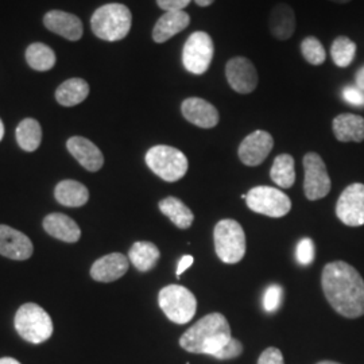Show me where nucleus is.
Listing matches in <instances>:
<instances>
[{
    "instance_id": "10",
    "label": "nucleus",
    "mask_w": 364,
    "mask_h": 364,
    "mask_svg": "<svg viewBox=\"0 0 364 364\" xmlns=\"http://www.w3.org/2000/svg\"><path fill=\"white\" fill-rule=\"evenodd\" d=\"M305 180L304 192L308 200L316 201L324 198L331 192V178L323 158L317 153H308L302 159Z\"/></svg>"
},
{
    "instance_id": "16",
    "label": "nucleus",
    "mask_w": 364,
    "mask_h": 364,
    "mask_svg": "<svg viewBox=\"0 0 364 364\" xmlns=\"http://www.w3.org/2000/svg\"><path fill=\"white\" fill-rule=\"evenodd\" d=\"M129 266L130 260L126 255L120 252H112L99 258L92 264L91 277L97 282L109 284L127 273Z\"/></svg>"
},
{
    "instance_id": "26",
    "label": "nucleus",
    "mask_w": 364,
    "mask_h": 364,
    "mask_svg": "<svg viewBox=\"0 0 364 364\" xmlns=\"http://www.w3.org/2000/svg\"><path fill=\"white\" fill-rule=\"evenodd\" d=\"M161 258V252L151 242H136L131 246L129 259L134 267L142 273L154 269Z\"/></svg>"
},
{
    "instance_id": "15",
    "label": "nucleus",
    "mask_w": 364,
    "mask_h": 364,
    "mask_svg": "<svg viewBox=\"0 0 364 364\" xmlns=\"http://www.w3.org/2000/svg\"><path fill=\"white\" fill-rule=\"evenodd\" d=\"M34 247L28 236L9 225H0V255L14 260H26Z\"/></svg>"
},
{
    "instance_id": "40",
    "label": "nucleus",
    "mask_w": 364,
    "mask_h": 364,
    "mask_svg": "<svg viewBox=\"0 0 364 364\" xmlns=\"http://www.w3.org/2000/svg\"><path fill=\"white\" fill-rule=\"evenodd\" d=\"M196 4L200 7H208L215 0H195Z\"/></svg>"
},
{
    "instance_id": "34",
    "label": "nucleus",
    "mask_w": 364,
    "mask_h": 364,
    "mask_svg": "<svg viewBox=\"0 0 364 364\" xmlns=\"http://www.w3.org/2000/svg\"><path fill=\"white\" fill-rule=\"evenodd\" d=\"M242 353H243V344L239 340L231 338V340L221 350L213 355V358L219 360H228V359H235L240 356Z\"/></svg>"
},
{
    "instance_id": "30",
    "label": "nucleus",
    "mask_w": 364,
    "mask_h": 364,
    "mask_svg": "<svg viewBox=\"0 0 364 364\" xmlns=\"http://www.w3.org/2000/svg\"><path fill=\"white\" fill-rule=\"evenodd\" d=\"M356 54V43L348 37H338L333 41L331 48V55L333 63L338 68H347L351 65Z\"/></svg>"
},
{
    "instance_id": "28",
    "label": "nucleus",
    "mask_w": 364,
    "mask_h": 364,
    "mask_svg": "<svg viewBox=\"0 0 364 364\" xmlns=\"http://www.w3.org/2000/svg\"><path fill=\"white\" fill-rule=\"evenodd\" d=\"M42 141V129L36 119H25L16 129V142L27 153L36 151Z\"/></svg>"
},
{
    "instance_id": "29",
    "label": "nucleus",
    "mask_w": 364,
    "mask_h": 364,
    "mask_svg": "<svg viewBox=\"0 0 364 364\" xmlns=\"http://www.w3.org/2000/svg\"><path fill=\"white\" fill-rule=\"evenodd\" d=\"M26 61L34 70L46 72L55 65V53L45 43H31L27 48Z\"/></svg>"
},
{
    "instance_id": "1",
    "label": "nucleus",
    "mask_w": 364,
    "mask_h": 364,
    "mask_svg": "<svg viewBox=\"0 0 364 364\" xmlns=\"http://www.w3.org/2000/svg\"><path fill=\"white\" fill-rule=\"evenodd\" d=\"M321 287L328 302L340 316H363L364 279L351 264L343 260L328 263L321 274Z\"/></svg>"
},
{
    "instance_id": "6",
    "label": "nucleus",
    "mask_w": 364,
    "mask_h": 364,
    "mask_svg": "<svg viewBox=\"0 0 364 364\" xmlns=\"http://www.w3.org/2000/svg\"><path fill=\"white\" fill-rule=\"evenodd\" d=\"M213 242L216 254L224 263H239L246 255V234L236 220L219 221L213 231Z\"/></svg>"
},
{
    "instance_id": "3",
    "label": "nucleus",
    "mask_w": 364,
    "mask_h": 364,
    "mask_svg": "<svg viewBox=\"0 0 364 364\" xmlns=\"http://www.w3.org/2000/svg\"><path fill=\"white\" fill-rule=\"evenodd\" d=\"M132 15L127 6L109 3L97 9L92 15L91 27L97 38L117 42L130 33Z\"/></svg>"
},
{
    "instance_id": "43",
    "label": "nucleus",
    "mask_w": 364,
    "mask_h": 364,
    "mask_svg": "<svg viewBox=\"0 0 364 364\" xmlns=\"http://www.w3.org/2000/svg\"><path fill=\"white\" fill-rule=\"evenodd\" d=\"M329 1H333V3H338V4H344V3H350L351 0H329Z\"/></svg>"
},
{
    "instance_id": "31",
    "label": "nucleus",
    "mask_w": 364,
    "mask_h": 364,
    "mask_svg": "<svg viewBox=\"0 0 364 364\" xmlns=\"http://www.w3.org/2000/svg\"><path fill=\"white\" fill-rule=\"evenodd\" d=\"M301 53H302V57L311 65L318 66L326 63V49L323 43L316 37H308L301 42Z\"/></svg>"
},
{
    "instance_id": "33",
    "label": "nucleus",
    "mask_w": 364,
    "mask_h": 364,
    "mask_svg": "<svg viewBox=\"0 0 364 364\" xmlns=\"http://www.w3.org/2000/svg\"><path fill=\"white\" fill-rule=\"evenodd\" d=\"M316 257V248L312 239L309 237H304L301 239L296 248V259L299 264L302 266H308L311 264Z\"/></svg>"
},
{
    "instance_id": "20",
    "label": "nucleus",
    "mask_w": 364,
    "mask_h": 364,
    "mask_svg": "<svg viewBox=\"0 0 364 364\" xmlns=\"http://www.w3.org/2000/svg\"><path fill=\"white\" fill-rule=\"evenodd\" d=\"M191 23V16L185 11H168L164 14L153 28V39L156 43H165L171 37L180 34Z\"/></svg>"
},
{
    "instance_id": "23",
    "label": "nucleus",
    "mask_w": 364,
    "mask_h": 364,
    "mask_svg": "<svg viewBox=\"0 0 364 364\" xmlns=\"http://www.w3.org/2000/svg\"><path fill=\"white\" fill-rule=\"evenodd\" d=\"M55 200L69 208H78L88 203L90 191L85 185L75 180L58 182L54 189Z\"/></svg>"
},
{
    "instance_id": "36",
    "label": "nucleus",
    "mask_w": 364,
    "mask_h": 364,
    "mask_svg": "<svg viewBox=\"0 0 364 364\" xmlns=\"http://www.w3.org/2000/svg\"><path fill=\"white\" fill-rule=\"evenodd\" d=\"M258 364H285V360H284L282 352L278 348L269 347L262 352L258 359Z\"/></svg>"
},
{
    "instance_id": "18",
    "label": "nucleus",
    "mask_w": 364,
    "mask_h": 364,
    "mask_svg": "<svg viewBox=\"0 0 364 364\" xmlns=\"http://www.w3.org/2000/svg\"><path fill=\"white\" fill-rule=\"evenodd\" d=\"M43 23L53 33L64 37L68 41H78L82 37V22L73 14L52 10L43 16Z\"/></svg>"
},
{
    "instance_id": "12",
    "label": "nucleus",
    "mask_w": 364,
    "mask_h": 364,
    "mask_svg": "<svg viewBox=\"0 0 364 364\" xmlns=\"http://www.w3.org/2000/svg\"><path fill=\"white\" fill-rule=\"evenodd\" d=\"M225 77L235 92L248 95L255 91L259 82L258 72L246 57H234L225 65Z\"/></svg>"
},
{
    "instance_id": "24",
    "label": "nucleus",
    "mask_w": 364,
    "mask_h": 364,
    "mask_svg": "<svg viewBox=\"0 0 364 364\" xmlns=\"http://www.w3.org/2000/svg\"><path fill=\"white\" fill-rule=\"evenodd\" d=\"M159 210L180 230H188L195 220V215L180 198L166 197L159 201Z\"/></svg>"
},
{
    "instance_id": "41",
    "label": "nucleus",
    "mask_w": 364,
    "mask_h": 364,
    "mask_svg": "<svg viewBox=\"0 0 364 364\" xmlns=\"http://www.w3.org/2000/svg\"><path fill=\"white\" fill-rule=\"evenodd\" d=\"M0 364H21L16 359L14 358H1L0 359Z\"/></svg>"
},
{
    "instance_id": "4",
    "label": "nucleus",
    "mask_w": 364,
    "mask_h": 364,
    "mask_svg": "<svg viewBox=\"0 0 364 364\" xmlns=\"http://www.w3.org/2000/svg\"><path fill=\"white\" fill-rule=\"evenodd\" d=\"M18 335L31 344H42L52 338L54 332L49 313L34 302L22 305L14 318Z\"/></svg>"
},
{
    "instance_id": "38",
    "label": "nucleus",
    "mask_w": 364,
    "mask_h": 364,
    "mask_svg": "<svg viewBox=\"0 0 364 364\" xmlns=\"http://www.w3.org/2000/svg\"><path fill=\"white\" fill-rule=\"evenodd\" d=\"M193 262H195V259H193L192 255H183L178 262V266H177V273H176L177 278H180L181 274L185 273L193 264Z\"/></svg>"
},
{
    "instance_id": "39",
    "label": "nucleus",
    "mask_w": 364,
    "mask_h": 364,
    "mask_svg": "<svg viewBox=\"0 0 364 364\" xmlns=\"http://www.w3.org/2000/svg\"><path fill=\"white\" fill-rule=\"evenodd\" d=\"M356 85L364 91V66L360 68L356 73Z\"/></svg>"
},
{
    "instance_id": "37",
    "label": "nucleus",
    "mask_w": 364,
    "mask_h": 364,
    "mask_svg": "<svg viewBox=\"0 0 364 364\" xmlns=\"http://www.w3.org/2000/svg\"><path fill=\"white\" fill-rule=\"evenodd\" d=\"M192 0H156L159 9L168 11H183L185 7L189 6Z\"/></svg>"
},
{
    "instance_id": "35",
    "label": "nucleus",
    "mask_w": 364,
    "mask_h": 364,
    "mask_svg": "<svg viewBox=\"0 0 364 364\" xmlns=\"http://www.w3.org/2000/svg\"><path fill=\"white\" fill-rule=\"evenodd\" d=\"M343 97L351 105L364 107V91L359 87H346L343 90Z\"/></svg>"
},
{
    "instance_id": "11",
    "label": "nucleus",
    "mask_w": 364,
    "mask_h": 364,
    "mask_svg": "<svg viewBox=\"0 0 364 364\" xmlns=\"http://www.w3.org/2000/svg\"><path fill=\"white\" fill-rule=\"evenodd\" d=\"M338 220L348 227H360L364 224V185L352 183L340 195L336 204Z\"/></svg>"
},
{
    "instance_id": "2",
    "label": "nucleus",
    "mask_w": 364,
    "mask_h": 364,
    "mask_svg": "<svg viewBox=\"0 0 364 364\" xmlns=\"http://www.w3.org/2000/svg\"><path fill=\"white\" fill-rule=\"evenodd\" d=\"M231 338V326L227 318L221 313H210L182 335L180 346L191 353L213 356Z\"/></svg>"
},
{
    "instance_id": "27",
    "label": "nucleus",
    "mask_w": 364,
    "mask_h": 364,
    "mask_svg": "<svg viewBox=\"0 0 364 364\" xmlns=\"http://www.w3.org/2000/svg\"><path fill=\"white\" fill-rule=\"evenodd\" d=\"M270 177L275 185L282 189H289L296 182V169L294 158L290 154H279L275 156L273 166L270 170Z\"/></svg>"
},
{
    "instance_id": "22",
    "label": "nucleus",
    "mask_w": 364,
    "mask_h": 364,
    "mask_svg": "<svg viewBox=\"0 0 364 364\" xmlns=\"http://www.w3.org/2000/svg\"><path fill=\"white\" fill-rule=\"evenodd\" d=\"M333 134L340 142H363L364 117L353 114H341L333 119Z\"/></svg>"
},
{
    "instance_id": "13",
    "label": "nucleus",
    "mask_w": 364,
    "mask_h": 364,
    "mask_svg": "<svg viewBox=\"0 0 364 364\" xmlns=\"http://www.w3.org/2000/svg\"><path fill=\"white\" fill-rule=\"evenodd\" d=\"M274 147L273 136L267 131L257 130L247 135L239 146L237 156L246 166H258Z\"/></svg>"
},
{
    "instance_id": "19",
    "label": "nucleus",
    "mask_w": 364,
    "mask_h": 364,
    "mask_svg": "<svg viewBox=\"0 0 364 364\" xmlns=\"http://www.w3.org/2000/svg\"><path fill=\"white\" fill-rule=\"evenodd\" d=\"M269 30L274 38L287 41L294 34L296 14L287 3L275 4L269 16Z\"/></svg>"
},
{
    "instance_id": "44",
    "label": "nucleus",
    "mask_w": 364,
    "mask_h": 364,
    "mask_svg": "<svg viewBox=\"0 0 364 364\" xmlns=\"http://www.w3.org/2000/svg\"><path fill=\"white\" fill-rule=\"evenodd\" d=\"M317 364H341L338 363V362H331V360H324V362H320V363Z\"/></svg>"
},
{
    "instance_id": "32",
    "label": "nucleus",
    "mask_w": 364,
    "mask_h": 364,
    "mask_svg": "<svg viewBox=\"0 0 364 364\" xmlns=\"http://www.w3.org/2000/svg\"><path fill=\"white\" fill-rule=\"evenodd\" d=\"M284 301V289L277 284L270 285L263 294V309L267 313L277 312Z\"/></svg>"
},
{
    "instance_id": "9",
    "label": "nucleus",
    "mask_w": 364,
    "mask_h": 364,
    "mask_svg": "<svg viewBox=\"0 0 364 364\" xmlns=\"http://www.w3.org/2000/svg\"><path fill=\"white\" fill-rule=\"evenodd\" d=\"M248 208L269 218H284L291 209V201L282 191L272 186H255L246 197Z\"/></svg>"
},
{
    "instance_id": "8",
    "label": "nucleus",
    "mask_w": 364,
    "mask_h": 364,
    "mask_svg": "<svg viewBox=\"0 0 364 364\" xmlns=\"http://www.w3.org/2000/svg\"><path fill=\"white\" fill-rule=\"evenodd\" d=\"M213 53L215 46L210 36L205 31H196L183 45L182 64L189 73L201 76L212 64Z\"/></svg>"
},
{
    "instance_id": "14",
    "label": "nucleus",
    "mask_w": 364,
    "mask_h": 364,
    "mask_svg": "<svg viewBox=\"0 0 364 364\" xmlns=\"http://www.w3.org/2000/svg\"><path fill=\"white\" fill-rule=\"evenodd\" d=\"M182 117L200 129H213L218 126L220 115L216 107L201 97L185 99L181 105Z\"/></svg>"
},
{
    "instance_id": "7",
    "label": "nucleus",
    "mask_w": 364,
    "mask_h": 364,
    "mask_svg": "<svg viewBox=\"0 0 364 364\" xmlns=\"http://www.w3.org/2000/svg\"><path fill=\"white\" fill-rule=\"evenodd\" d=\"M158 304L170 321L176 324H188L197 312L195 294L181 285H169L161 289Z\"/></svg>"
},
{
    "instance_id": "5",
    "label": "nucleus",
    "mask_w": 364,
    "mask_h": 364,
    "mask_svg": "<svg viewBox=\"0 0 364 364\" xmlns=\"http://www.w3.org/2000/svg\"><path fill=\"white\" fill-rule=\"evenodd\" d=\"M146 165L164 181L176 182L186 174L189 164L181 150L158 144L146 153Z\"/></svg>"
},
{
    "instance_id": "42",
    "label": "nucleus",
    "mask_w": 364,
    "mask_h": 364,
    "mask_svg": "<svg viewBox=\"0 0 364 364\" xmlns=\"http://www.w3.org/2000/svg\"><path fill=\"white\" fill-rule=\"evenodd\" d=\"M3 136H4V124H3V122L0 119V141L3 139Z\"/></svg>"
},
{
    "instance_id": "21",
    "label": "nucleus",
    "mask_w": 364,
    "mask_h": 364,
    "mask_svg": "<svg viewBox=\"0 0 364 364\" xmlns=\"http://www.w3.org/2000/svg\"><path fill=\"white\" fill-rule=\"evenodd\" d=\"M43 230L48 234L65 243H76L81 237L77 223L64 213H50L43 220Z\"/></svg>"
},
{
    "instance_id": "17",
    "label": "nucleus",
    "mask_w": 364,
    "mask_h": 364,
    "mask_svg": "<svg viewBox=\"0 0 364 364\" xmlns=\"http://www.w3.org/2000/svg\"><path fill=\"white\" fill-rule=\"evenodd\" d=\"M66 149L78 164L88 171H99L105 165V156L100 149L87 138L72 136L66 142Z\"/></svg>"
},
{
    "instance_id": "25",
    "label": "nucleus",
    "mask_w": 364,
    "mask_h": 364,
    "mask_svg": "<svg viewBox=\"0 0 364 364\" xmlns=\"http://www.w3.org/2000/svg\"><path fill=\"white\" fill-rule=\"evenodd\" d=\"M88 95H90V85L85 80L69 78L57 88L55 99L64 107H73L82 103L88 97Z\"/></svg>"
}]
</instances>
